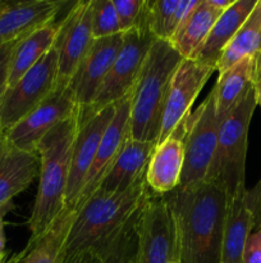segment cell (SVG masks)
Returning <instances> with one entry per match:
<instances>
[{
  "label": "cell",
  "instance_id": "obj_35",
  "mask_svg": "<svg viewBox=\"0 0 261 263\" xmlns=\"http://www.w3.org/2000/svg\"><path fill=\"white\" fill-rule=\"evenodd\" d=\"M96 261V254L91 252H84V253L74 254V256L64 258L63 263H95Z\"/></svg>",
  "mask_w": 261,
  "mask_h": 263
},
{
  "label": "cell",
  "instance_id": "obj_6",
  "mask_svg": "<svg viewBox=\"0 0 261 263\" xmlns=\"http://www.w3.org/2000/svg\"><path fill=\"white\" fill-rule=\"evenodd\" d=\"M181 125L184 164L179 186H194L206 181L216 152L220 121L216 116L212 90Z\"/></svg>",
  "mask_w": 261,
  "mask_h": 263
},
{
  "label": "cell",
  "instance_id": "obj_38",
  "mask_svg": "<svg viewBox=\"0 0 261 263\" xmlns=\"http://www.w3.org/2000/svg\"><path fill=\"white\" fill-rule=\"evenodd\" d=\"M3 135H4V128H3L2 122H0V139L3 138Z\"/></svg>",
  "mask_w": 261,
  "mask_h": 263
},
{
  "label": "cell",
  "instance_id": "obj_22",
  "mask_svg": "<svg viewBox=\"0 0 261 263\" xmlns=\"http://www.w3.org/2000/svg\"><path fill=\"white\" fill-rule=\"evenodd\" d=\"M222 13L211 4V0H199L169 43L183 59H196Z\"/></svg>",
  "mask_w": 261,
  "mask_h": 263
},
{
  "label": "cell",
  "instance_id": "obj_42",
  "mask_svg": "<svg viewBox=\"0 0 261 263\" xmlns=\"http://www.w3.org/2000/svg\"><path fill=\"white\" fill-rule=\"evenodd\" d=\"M132 263H133V262H132Z\"/></svg>",
  "mask_w": 261,
  "mask_h": 263
},
{
  "label": "cell",
  "instance_id": "obj_29",
  "mask_svg": "<svg viewBox=\"0 0 261 263\" xmlns=\"http://www.w3.org/2000/svg\"><path fill=\"white\" fill-rule=\"evenodd\" d=\"M123 33L113 0H92V36L104 39Z\"/></svg>",
  "mask_w": 261,
  "mask_h": 263
},
{
  "label": "cell",
  "instance_id": "obj_2",
  "mask_svg": "<svg viewBox=\"0 0 261 263\" xmlns=\"http://www.w3.org/2000/svg\"><path fill=\"white\" fill-rule=\"evenodd\" d=\"M150 194L146 177L123 192H95L74 210L76 217L64 243V258L102 251L137 216Z\"/></svg>",
  "mask_w": 261,
  "mask_h": 263
},
{
  "label": "cell",
  "instance_id": "obj_19",
  "mask_svg": "<svg viewBox=\"0 0 261 263\" xmlns=\"http://www.w3.org/2000/svg\"><path fill=\"white\" fill-rule=\"evenodd\" d=\"M255 230V212L250 189L228 198L223 235L222 263H242L246 241Z\"/></svg>",
  "mask_w": 261,
  "mask_h": 263
},
{
  "label": "cell",
  "instance_id": "obj_14",
  "mask_svg": "<svg viewBox=\"0 0 261 263\" xmlns=\"http://www.w3.org/2000/svg\"><path fill=\"white\" fill-rule=\"evenodd\" d=\"M130 102H132V91L115 103L113 120L102 135L96 157L87 174L86 181L74 210H78L99 189L102 180L105 179L114 162L122 153L127 141L130 139Z\"/></svg>",
  "mask_w": 261,
  "mask_h": 263
},
{
  "label": "cell",
  "instance_id": "obj_9",
  "mask_svg": "<svg viewBox=\"0 0 261 263\" xmlns=\"http://www.w3.org/2000/svg\"><path fill=\"white\" fill-rule=\"evenodd\" d=\"M137 236L133 263L177 262L176 225L163 195L151 192L138 213Z\"/></svg>",
  "mask_w": 261,
  "mask_h": 263
},
{
  "label": "cell",
  "instance_id": "obj_11",
  "mask_svg": "<svg viewBox=\"0 0 261 263\" xmlns=\"http://www.w3.org/2000/svg\"><path fill=\"white\" fill-rule=\"evenodd\" d=\"M78 108L69 85L59 84L38 107L9 130L4 131V136L9 143L22 151L36 152L44 136L73 116Z\"/></svg>",
  "mask_w": 261,
  "mask_h": 263
},
{
  "label": "cell",
  "instance_id": "obj_21",
  "mask_svg": "<svg viewBox=\"0 0 261 263\" xmlns=\"http://www.w3.org/2000/svg\"><path fill=\"white\" fill-rule=\"evenodd\" d=\"M155 148L156 143L153 141H140L130 138L97 190L102 193L123 192L146 177Z\"/></svg>",
  "mask_w": 261,
  "mask_h": 263
},
{
  "label": "cell",
  "instance_id": "obj_3",
  "mask_svg": "<svg viewBox=\"0 0 261 263\" xmlns=\"http://www.w3.org/2000/svg\"><path fill=\"white\" fill-rule=\"evenodd\" d=\"M79 120V108L38 143L40 175L31 217L30 243L42 238L66 210V193L71 168V156Z\"/></svg>",
  "mask_w": 261,
  "mask_h": 263
},
{
  "label": "cell",
  "instance_id": "obj_15",
  "mask_svg": "<svg viewBox=\"0 0 261 263\" xmlns=\"http://www.w3.org/2000/svg\"><path fill=\"white\" fill-rule=\"evenodd\" d=\"M122 44L123 33L94 40L91 49L68 84L79 107L91 104L109 73Z\"/></svg>",
  "mask_w": 261,
  "mask_h": 263
},
{
  "label": "cell",
  "instance_id": "obj_10",
  "mask_svg": "<svg viewBox=\"0 0 261 263\" xmlns=\"http://www.w3.org/2000/svg\"><path fill=\"white\" fill-rule=\"evenodd\" d=\"M115 104L101 109L79 107V120L71 156V168L66 193V210H74L87 174L96 157L100 141L112 122Z\"/></svg>",
  "mask_w": 261,
  "mask_h": 263
},
{
  "label": "cell",
  "instance_id": "obj_26",
  "mask_svg": "<svg viewBox=\"0 0 261 263\" xmlns=\"http://www.w3.org/2000/svg\"><path fill=\"white\" fill-rule=\"evenodd\" d=\"M246 57H261V0H257L252 13L223 50L216 72L227 71Z\"/></svg>",
  "mask_w": 261,
  "mask_h": 263
},
{
  "label": "cell",
  "instance_id": "obj_20",
  "mask_svg": "<svg viewBox=\"0 0 261 263\" xmlns=\"http://www.w3.org/2000/svg\"><path fill=\"white\" fill-rule=\"evenodd\" d=\"M261 68V57H246L217 76L212 87L215 108L220 123L234 110L248 90L256 84Z\"/></svg>",
  "mask_w": 261,
  "mask_h": 263
},
{
  "label": "cell",
  "instance_id": "obj_16",
  "mask_svg": "<svg viewBox=\"0 0 261 263\" xmlns=\"http://www.w3.org/2000/svg\"><path fill=\"white\" fill-rule=\"evenodd\" d=\"M64 7L66 3L56 0L8 2L0 10V44L22 40L37 28L55 21Z\"/></svg>",
  "mask_w": 261,
  "mask_h": 263
},
{
  "label": "cell",
  "instance_id": "obj_30",
  "mask_svg": "<svg viewBox=\"0 0 261 263\" xmlns=\"http://www.w3.org/2000/svg\"><path fill=\"white\" fill-rule=\"evenodd\" d=\"M122 32L132 30L141 22L146 0H113Z\"/></svg>",
  "mask_w": 261,
  "mask_h": 263
},
{
  "label": "cell",
  "instance_id": "obj_40",
  "mask_svg": "<svg viewBox=\"0 0 261 263\" xmlns=\"http://www.w3.org/2000/svg\"><path fill=\"white\" fill-rule=\"evenodd\" d=\"M257 186H258V187H260V190H261V181H260V182H258V184H257Z\"/></svg>",
  "mask_w": 261,
  "mask_h": 263
},
{
  "label": "cell",
  "instance_id": "obj_41",
  "mask_svg": "<svg viewBox=\"0 0 261 263\" xmlns=\"http://www.w3.org/2000/svg\"><path fill=\"white\" fill-rule=\"evenodd\" d=\"M173 263H177V262H173Z\"/></svg>",
  "mask_w": 261,
  "mask_h": 263
},
{
  "label": "cell",
  "instance_id": "obj_28",
  "mask_svg": "<svg viewBox=\"0 0 261 263\" xmlns=\"http://www.w3.org/2000/svg\"><path fill=\"white\" fill-rule=\"evenodd\" d=\"M179 0H155L146 4L148 28L159 40L170 41L174 33L173 20Z\"/></svg>",
  "mask_w": 261,
  "mask_h": 263
},
{
  "label": "cell",
  "instance_id": "obj_12",
  "mask_svg": "<svg viewBox=\"0 0 261 263\" xmlns=\"http://www.w3.org/2000/svg\"><path fill=\"white\" fill-rule=\"evenodd\" d=\"M92 0L74 2L64 14L55 46L58 53L59 84H69L94 44Z\"/></svg>",
  "mask_w": 261,
  "mask_h": 263
},
{
  "label": "cell",
  "instance_id": "obj_4",
  "mask_svg": "<svg viewBox=\"0 0 261 263\" xmlns=\"http://www.w3.org/2000/svg\"><path fill=\"white\" fill-rule=\"evenodd\" d=\"M183 61L169 41L159 40L151 46L130 102V138L158 144L166 98L174 72Z\"/></svg>",
  "mask_w": 261,
  "mask_h": 263
},
{
  "label": "cell",
  "instance_id": "obj_37",
  "mask_svg": "<svg viewBox=\"0 0 261 263\" xmlns=\"http://www.w3.org/2000/svg\"><path fill=\"white\" fill-rule=\"evenodd\" d=\"M18 257H19V253L13 254V256H10L9 258H8L7 263H17L18 262Z\"/></svg>",
  "mask_w": 261,
  "mask_h": 263
},
{
  "label": "cell",
  "instance_id": "obj_25",
  "mask_svg": "<svg viewBox=\"0 0 261 263\" xmlns=\"http://www.w3.org/2000/svg\"><path fill=\"white\" fill-rule=\"evenodd\" d=\"M76 217L74 210H64L45 235L19 252L17 263H63L64 243Z\"/></svg>",
  "mask_w": 261,
  "mask_h": 263
},
{
  "label": "cell",
  "instance_id": "obj_31",
  "mask_svg": "<svg viewBox=\"0 0 261 263\" xmlns=\"http://www.w3.org/2000/svg\"><path fill=\"white\" fill-rule=\"evenodd\" d=\"M19 41V40H18ZM18 41L0 44V100L8 89V79H9L10 62H12L13 51Z\"/></svg>",
  "mask_w": 261,
  "mask_h": 263
},
{
  "label": "cell",
  "instance_id": "obj_5",
  "mask_svg": "<svg viewBox=\"0 0 261 263\" xmlns=\"http://www.w3.org/2000/svg\"><path fill=\"white\" fill-rule=\"evenodd\" d=\"M256 107L257 98L253 85L234 110L220 123L216 152L205 182H212L222 187L228 198L246 189L245 170L248 128Z\"/></svg>",
  "mask_w": 261,
  "mask_h": 263
},
{
  "label": "cell",
  "instance_id": "obj_33",
  "mask_svg": "<svg viewBox=\"0 0 261 263\" xmlns=\"http://www.w3.org/2000/svg\"><path fill=\"white\" fill-rule=\"evenodd\" d=\"M13 208V203L0 207V263H7L8 254L5 251V216Z\"/></svg>",
  "mask_w": 261,
  "mask_h": 263
},
{
  "label": "cell",
  "instance_id": "obj_39",
  "mask_svg": "<svg viewBox=\"0 0 261 263\" xmlns=\"http://www.w3.org/2000/svg\"><path fill=\"white\" fill-rule=\"evenodd\" d=\"M7 3H8V2H3V0H0V10H2L3 8L5 7V4H7Z\"/></svg>",
  "mask_w": 261,
  "mask_h": 263
},
{
  "label": "cell",
  "instance_id": "obj_23",
  "mask_svg": "<svg viewBox=\"0 0 261 263\" xmlns=\"http://www.w3.org/2000/svg\"><path fill=\"white\" fill-rule=\"evenodd\" d=\"M257 0H235L227 10L219 15L209 37L200 50L196 61L210 64L216 68V63L223 50L227 48L235 33L238 32L248 15L252 13Z\"/></svg>",
  "mask_w": 261,
  "mask_h": 263
},
{
  "label": "cell",
  "instance_id": "obj_1",
  "mask_svg": "<svg viewBox=\"0 0 261 263\" xmlns=\"http://www.w3.org/2000/svg\"><path fill=\"white\" fill-rule=\"evenodd\" d=\"M177 235V263H222L228 195L212 182L163 194Z\"/></svg>",
  "mask_w": 261,
  "mask_h": 263
},
{
  "label": "cell",
  "instance_id": "obj_27",
  "mask_svg": "<svg viewBox=\"0 0 261 263\" xmlns=\"http://www.w3.org/2000/svg\"><path fill=\"white\" fill-rule=\"evenodd\" d=\"M140 213V212H138ZM102 251L96 254L95 263H132L137 249V217Z\"/></svg>",
  "mask_w": 261,
  "mask_h": 263
},
{
  "label": "cell",
  "instance_id": "obj_7",
  "mask_svg": "<svg viewBox=\"0 0 261 263\" xmlns=\"http://www.w3.org/2000/svg\"><path fill=\"white\" fill-rule=\"evenodd\" d=\"M147 4V0H146ZM156 37L148 28L146 5L138 26L123 33V44L94 100L87 107L101 109L127 97L135 87Z\"/></svg>",
  "mask_w": 261,
  "mask_h": 263
},
{
  "label": "cell",
  "instance_id": "obj_17",
  "mask_svg": "<svg viewBox=\"0 0 261 263\" xmlns=\"http://www.w3.org/2000/svg\"><path fill=\"white\" fill-rule=\"evenodd\" d=\"M40 175V156L0 139V207L13 203V198L25 192Z\"/></svg>",
  "mask_w": 261,
  "mask_h": 263
},
{
  "label": "cell",
  "instance_id": "obj_24",
  "mask_svg": "<svg viewBox=\"0 0 261 263\" xmlns=\"http://www.w3.org/2000/svg\"><path fill=\"white\" fill-rule=\"evenodd\" d=\"M64 17V15H63ZM63 17L31 32L15 45L10 62L8 89L12 87L26 72L30 71L55 44Z\"/></svg>",
  "mask_w": 261,
  "mask_h": 263
},
{
  "label": "cell",
  "instance_id": "obj_8",
  "mask_svg": "<svg viewBox=\"0 0 261 263\" xmlns=\"http://www.w3.org/2000/svg\"><path fill=\"white\" fill-rule=\"evenodd\" d=\"M58 85V53L53 46L3 95L0 100V122L4 131L9 130L38 107Z\"/></svg>",
  "mask_w": 261,
  "mask_h": 263
},
{
  "label": "cell",
  "instance_id": "obj_34",
  "mask_svg": "<svg viewBox=\"0 0 261 263\" xmlns=\"http://www.w3.org/2000/svg\"><path fill=\"white\" fill-rule=\"evenodd\" d=\"M251 198L253 202V212H255V230L261 228V190L256 185L255 187L250 189Z\"/></svg>",
  "mask_w": 261,
  "mask_h": 263
},
{
  "label": "cell",
  "instance_id": "obj_36",
  "mask_svg": "<svg viewBox=\"0 0 261 263\" xmlns=\"http://www.w3.org/2000/svg\"><path fill=\"white\" fill-rule=\"evenodd\" d=\"M255 87H256V98H257V105H260L261 108V68H260V72H258L257 80H256Z\"/></svg>",
  "mask_w": 261,
  "mask_h": 263
},
{
  "label": "cell",
  "instance_id": "obj_18",
  "mask_svg": "<svg viewBox=\"0 0 261 263\" xmlns=\"http://www.w3.org/2000/svg\"><path fill=\"white\" fill-rule=\"evenodd\" d=\"M184 164V144L182 125L168 139L156 144L146 171V182L154 194L163 195L176 190L181 184Z\"/></svg>",
  "mask_w": 261,
  "mask_h": 263
},
{
  "label": "cell",
  "instance_id": "obj_13",
  "mask_svg": "<svg viewBox=\"0 0 261 263\" xmlns=\"http://www.w3.org/2000/svg\"><path fill=\"white\" fill-rule=\"evenodd\" d=\"M215 71L214 66L196 59H183L179 63L169 87L158 144L168 139L192 112L194 100Z\"/></svg>",
  "mask_w": 261,
  "mask_h": 263
},
{
  "label": "cell",
  "instance_id": "obj_32",
  "mask_svg": "<svg viewBox=\"0 0 261 263\" xmlns=\"http://www.w3.org/2000/svg\"><path fill=\"white\" fill-rule=\"evenodd\" d=\"M242 263H261V228L248 236L243 249Z\"/></svg>",
  "mask_w": 261,
  "mask_h": 263
}]
</instances>
